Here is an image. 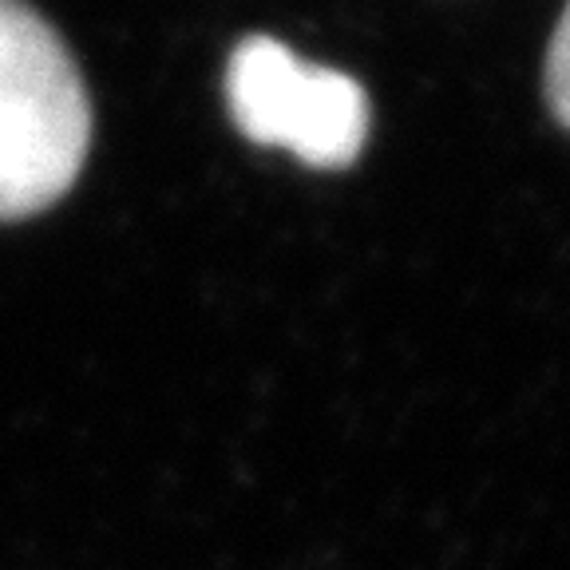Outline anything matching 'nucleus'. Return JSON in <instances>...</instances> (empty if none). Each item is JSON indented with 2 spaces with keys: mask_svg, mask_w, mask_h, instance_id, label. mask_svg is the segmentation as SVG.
<instances>
[{
  "mask_svg": "<svg viewBox=\"0 0 570 570\" xmlns=\"http://www.w3.org/2000/svg\"><path fill=\"white\" fill-rule=\"evenodd\" d=\"M91 107L45 17L0 0V223L48 210L88 159Z\"/></svg>",
  "mask_w": 570,
  "mask_h": 570,
  "instance_id": "nucleus-1",
  "label": "nucleus"
},
{
  "mask_svg": "<svg viewBox=\"0 0 570 570\" xmlns=\"http://www.w3.org/2000/svg\"><path fill=\"white\" fill-rule=\"evenodd\" d=\"M226 104L246 139L285 147L305 167H348L368 139L365 88L345 71L305 63L274 36H246L234 48Z\"/></svg>",
  "mask_w": 570,
  "mask_h": 570,
  "instance_id": "nucleus-2",
  "label": "nucleus"
},
{
  "mask_svg": "<svg viewBox=\"0 0 570 570\" xmlns=\"http://www.w3.org/2000/svg\"><path fill=\"white\" fill-rule=\"evenodd\" d=\"M547 99H551L554 119L570 131V0L554 28L551 52H547Z\"/></svg>",
  "mask_w": 570,
  "mask_h": 570,
  "instance_id": "nucleus-3",
  "label": "nucleus"
}]
</instances>
